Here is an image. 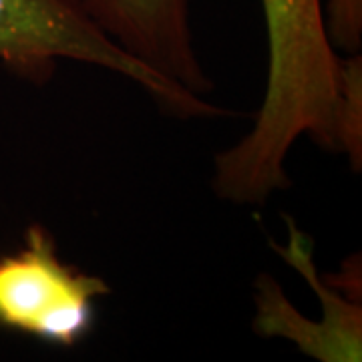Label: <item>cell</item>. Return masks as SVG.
Instances as JSON below:
<instances>
[{
    "instance_id": "6da1fadb",
    "label": "cell",
    "mask_w": 362,
    "mask_h": 362,
    "mask_svg": "<svg viewBox=\"0 0 362 362\" xmlns=\"http://www.w3.org/2000/svg\"><path fill=\"white\" fill-rule=\"evenodd\" d=\"M268 33V77L252 129L218 153L221 175L250 195L286 189V161L308 135L332 153L362 147V65L342 57L326 30L322 0H259Z\"/></svg>"
},
{
    "instance_id": "7a4b0ae2",
    "label": "cell",
    "mask_w": 362,
    "mask_h": 362,
    "mask_svg": "<svg viewBox=\"0 0 362 362\" xmlns=\"http://www.w3.org/2000/svg\"><path fill=\"white\" fill-rule=\"evenodd\" d=\"M61 61L101 66L133 81L177 119L230 115L121 51L66 0H0V65L25 81L47 83Z\"/></svg>"
},
{
    "instance_id": "3957f363",
    "label": "cell",
    "mask_w": 362,
    "mask_h": 362,
    "mask_svg": "<svg viewBox=\"0 0 362 362\" xmlns=\"http://www.w3.org/2000/svg\"><path fill=\"white\" fill-rule=\"evenodd\" d=\"M111 294L103 278L63 262L52 233L28 226L23 246L0 256V328L71 349L89 337L97 300Z\"/></svg>"
},
{
    "instance_id": "277c9868",
    "label": "cell",
    "mask_w": 362,
    "mask_h": 362,
    "mask_svg": "<svg viewBox=\"0 0 362 362\" xmlns=\"http://www.w3.org/2000/svg\"><path fill=\"white\" fill-rule=\"evenodd\" d=\"M66 2L141 65L197 97H211L214 81L197 57L189 0Z\"/></svg>"
},
{
    "instance_id": "5b68a950",
    "label": "cell",
    "mask_w": 362,
    "mask_h": 362,
    "mask_svg": "<svg viewBox=\"0 0 362 362\" xmlns=\"http://www.w3.org/2000/svg\"><path fill=\"white\" fill-rule=\"evenodd\" d=\"M288 226V242L284 246L272 247L282 256L288 266L300 272V276L314 288L316 296L322 302L324 318L320 322L332 334V338L344 350L346 362L362 361V306L361 298L342 296L337 292V284L326 276L318 274L314 254H312V240L306 232L298 228L294 220L286 218Z\"/></svg>"
},
{
    "instance_id": "8992f818",
    "label": "cell",
    "mask_w": 362,
    "mask_h": 362,
    "mask_svg": "<svg viewBox=\"0 0 362 362\" xmlns=\"http://www.w3.org/2000/svg\"><path fill=\"white\" fill-rule=\"evenodd\" d=\"M254 332L262 338H284L294 342L302 354L320 362H346L344 352L322 322H312L294 308L282 286L270 274L256 278Z\"/></svg>"
},
{
    "instance_id": "52a82bcc",
    "label": "cell",
    "mask_w": 362,
    "mask_h": 362,
    "mask_svg": "<svg viewBox=\"0 0 362 362\" xmlns=\"http://www.w3.org/2000/svg\"><path fill=\"white\" fill-rule=\"evenodd\" d=\"M326 30L337 51L346 54L361 52L362 47V0H328Z\"/></svg>"
}]
</instances>
